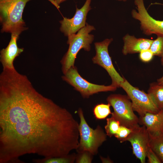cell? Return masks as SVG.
<instances>
[{
	"instance_id": "6da1fadb",
	"label": "cell",
	"mask_w": 163,
	"mask_h": 163,
	"mask_svg": "<svg viewBox=\"0 0 163 163\" xmlns=\"http://www.w3.org/2000/svg\"><path fill=\"white\" fill-rule=\"evenodd\" d=\"M79 124L66 109L43 96L16 69L0 75V163L21 156L63 157L79 146Z\"/></svg>"
},
{
	"instance_id": "7a4b0ae2",
	"label": "cell",
	"mask_w": 163,
	"mask_h": 163,
	"mask_svg": "<svg viewBox=\"0 0 163 163\" xmlns=\"http://www.w3.org/2000/svg\"><path fill=\"white\" fill-rule=\"evenodd\" d=\"M31 0H0L1 32L20 35L28 29L22 19L27 3Z\"/></svg>"
},
{
	"instance_id": "3957f363",
	"label": "cell",
	"mask_w": 163,
	"mask_h": 163,
	"mask_svg": "<svg viewBox=\"0 0 163 163\" xmlns=\"http://www.w3.org/2000/svg\"><path fill=\"white\" fill-rule=\"evenodd\" d=\"M94 27L86 23L85 26L75 34L68 37V51L61 61L62 70L63 74L66 73L71 67L74 66L77 55L82 49L87 51L91 50L90 44L94 40V35L90 34L95 30Z\"/></svg>"
},
{
	"instance_id": "277c9868",
	"label": "cell",
	"mask_w": 163,
	"mask_h": 163,
	"mask_svg": "<svg viewBox=\"0 0 163 163\" xmlns=\"http://www.w3.org/2000/svg\"><path fill=\"white\" fill-rule=\"evenodd\" d=\"M80 119L79 130L80 139L77 149L79 153L87 152L92 155L96 154L99 148L107 139V136L102 128L98 125L93 129L88 124L81 108L78 111Z\"/></svg>"
},
{
	"instance_id": "5b68a950",
	"label": "cell",
	"mask_w": 163,
	"mask_h": 163,
	"mask_svg": "<svg viewBox=\"0 0 163 163\" xmlns=\"http://www.w3.org/2000/svg\"><path fill=\"white\" fill-rule=\"evenodd\" d=\"M129 99L128 96L112 94L107 97V100L113 108L111 117L119 121L120 125L134 130L140 126L139 120L134 112Z\"/></svg>"
},
{
	"instance_id": "8992f818",
	"label": "cell",
	"mask_w": 163,
	"mask_h": 163,
	"mask_svg": "<svg viewBox=\"0 0 163 163\" xmlns=\"http://www.w3.org/2000/svg\"><path fill=\"white\" fill-rule=\"evenodd\" d=\"M131 100L133 109L142 117L147 113H155L160 111L151 96L131 85L125 78L120 84Z\"/></svg>"
},
{
	"instance_id": "52a82bcc",
	"label": "cell",
	"mask_w": 163,
	"mask_h": 163,
	"mask_svg": "<svg viewBox=\"0 0 163 163\" xmlns=\"http://www.w3.org/2000/svg\"><path fill=\"white\" fill-rule=\"evenodd\" d=\"M62 78V80L79 92L84 98H88L91 95L99 92L113 91L117 88L111 85L105 86L89 82L79 75L75 66L70 68Z\"/></svg>"
},
{
	"instance_id": "ba28073f",
	"label": "cell",
	"mask_w": 163,
	"mask_h": 163,
	"mask_svg": "<svg viewBox=\"0 0 163 163\" xmlns=\"http://www.w3.org/2000/svg\"><path fill=\"white\" fill-rule=\"evenodd\" d=\"M113 40L111 38L95 42L96 54L92 61L94 63L99 65L107 71L112 80L111 85L117 88L120 87V83L124 81V78L121 77L114 68L109 53L108 46Z\"/></svg>"
},
{
	"instance_id": "9c48e42d",
	"label": "cell",
	"mask_w": 163,
	"mask_h": 163,
	"mask_svg": "<svg viewBox=\"0 0 163 163\" xmlns=\"http://www.w3.org/2000/svg\"><path fill=\"white\" fill-rule=\"evenodd\" d=\"M134 3L137 10L133 9L131 16L139 21L142 33L147 36L154 34L157 37H163V21L156 20L150 15L145 6L144 0H135Z\"/></svg>"
},
{
	"instance_id": "30bf717a",
	"label": "cell",
	"mask_w": 163,
	"mask_h": 163,
	"mask_svg": "<svg viewBox=\"0 0 163 163\" xmlns=\"http://www.w3.org/2000/svg\"><path fill=\"white\" fill-rule=\"evenodd\" d=\"M91 0H86L84 5L80 9L76 7L74 15L71 18L63 17L59 21L61 24L60 31L65 36L75 34L86 24V17L91 10L90 4Z\"/></svg>"
},
{
	"instance_id": "8fae6325",
	"label": "cell",
	"mask_w": 163,
	"mask_h": 163,
	"mask_svg": "<svg viewBox=\"0 0 163 163\" xmlns=\"http://www.w3.org/2000/svg\"><path fill=\"white\" fill-rule=\"evenodd\" d=\"M132 147L133 154L141 163L145 161L147 149L149 145V135L144 125L133 130L127 138Z\"/></svg>"
},
{
	"instance_id": "7c38bea8",
	"label": "cell",
	"mask_w": 163,
	"mask_h": 163,
	"mask_svg": "<svg viewBox=\"0 0 163 163\" xmlns=\"http://www.w3.org/2000/svg\"><path fill=\"white\" fill-rule=\"evenodd\" d=\"M19 36L17 34H11L8 45L0 51V60L3 68H14L13 63L14 59L24 51V49L19 48L17 44Z\"/></svg>"
},
{
	"instance_id": "4fadbf2b",
	"label": "cell",
	"mask_w": 163,
	"mask_h": 163,
	"mask_svg": "<svg viewBox=\"0 0 163 163\" xmlns=\"http://www.w3.org/2000/svg\"><path fill=\"white\" fill-rule=\"evenodd\" d=\"M124 44L122 53L124 55L140 53L142 50L150 49L153 40L137 38L127 34L123 38Z\"/></svg>"
},
{
	"instance_id": "5bb4252c",
	"label": "cell",
	"mask_w": 163,
	"mask_h": 163,
	"mask_svg": "<svg viewBox=\"0 0 163 163\" xmlns=\"http://www.w3.org/2000/svg\"><path fill=\"white\" fill-rule=\"evenodd\" d=\"M140 120L149 134L157 135L163 133V108L157 113H146L140 117Z\"/></svg>"
},
{
	"instance_id": "9a60e30c",
	"label": "cell",
	"mask_w": 163,
	"mask_h": 163,
	"mask_svg": "<svg viewBox=\"0 0 163 163\" xmlns=\"http://www.w3.org/2000/svg\"><path fill=\"white\" fill-rule=\"evenodd\" d=\"M148 93L152 98L160 110L163 108V85L157 82L150 84Z\"/></svg>"
},
{
	"instance_id": "2e32d148",
	"label": "cell",
	"mask_w": 163,
	"mask_h": 163,
	"mask_svg": "<svg viewBox=\"0 0 163 163\" xmlns=\"http://www.w3.org/2000/svg\"><path fill=\"white\" fill-rule=\"evenodd\" d=\"M149 135V146L163 163V133Z\"/></svg>"
},
{
	"instance_id": "e0dca14e",
	"label": "cell",
	"mask_w": 163,
	"mask_h": 163,
	"mask_svg": "<svg viewBox=\"0 0 163 163\" xmlns=\"http://www.w3.org/2000/svg\"><path fill=\"white\" fill-rule=\"evenodd\" d=\"M75 157L74 155H69L63 157L43 158L40 159H34V161L42 163H71L75 160Z\"/></svg>"
},
{
	"instance_id": "ac0fdd59",
	"label": "cell",
	"mask_w": 163,
	"mask_h": 163,
	"mask_svg": "<svg viewBox=\"0 0 163 163\" xmlns=\"http://www.w3.org/2000/svg\"><path fill=\"white\" fill-rule=\"evenodd\" d=\"M110 106L108 103L107 104H101L96 105L93 110L95 117L98 119H103L105 118L109 114H111Z\"/></svg>"
},
{
	"instance_id": "d6986e66",
	"label": "cell",
	"mask_w": 163,
	"mask_h": 163,
	"mask_svg": "<svg viewBox=\"0 0 163 163\" xmlns=\"http://www.w3.org/2000/svg\"><path fill=\"white\" fill-rule=\"evenodd\" d=\"M120 126L119 121L111 117L107 119V124L105 126L106 133L107 136L111 137L114 136Z\"/></svg>"
},
{
	"instance_id": "ffe728a7",
	"label": "cell",
	"mask_w": 163,
	"mask_h": 163,
	"mask_svg": "<svg viewBox=\"0 0 163 163\" xmlns=\"http://www.w3.org/2000/svg\"><path fill=\"white\" fill-rule=\"evenodd\" d=\"M150 49L154 56L163 57V37H157L153 40Z\"/></svg>"
},
{
	"instance_id": "44dd1931",
	"label": "cell",
	"mask_w": 163,
	"mask_h": 163,
	"mask_svg": "<svg viewBox=\"0 0 163 163\" xmlns=\"http://www.w3.org/2000/svg\"><path fill=\"white\" fill-rule=\"evenodd\" d=\"M133 130L126 126H121L114 136L121 142L126 141V139Z\"/></svg>"
},
{
	"instance_id": "7402d4cb",
	"label": "cell",
	"mask_w": 163,
	"mask_h": 163,
	"mask_svg": "<svg viewBox=\"0 0 163 163\" xmlns=\"http://www.w3.org/2000/svg\"><path fill=\"white\" fill-rule=\"evenodd\" d=\"M80 154L76 158V162L79 163H90L91 162L92 155L87 152L80 153Z\"/></svg>"
},
{
	"instance_id": "603a6c76",
	"label": "cell",
	"mask_w": 163,
	"mask_h": 163,
	"mask_svg": "<svg viewBox=\"0 0 163 163\" xmlns=\"http://www.w3.org/2000/svg\"><path fill=\"white\" fill-rule=\"evenodd\" d=\"M146 157L148 158V162L149 163H162L161 160L149 145L147 149Z\"/></svg>"
},
{
	"instance_id": "cb8c5ba5",
	"label": "cell",
	"mask_w": 163,
	"mask_h": 163,
	"mask_svg": "<svg viewBox=\"0 0 163 163\" xmlns=\"http://www.w3.org/2000/svg\"><path fill=\"white\" fill-rule=\"evenodd\" d=\"M153 54L150 49L142 50L140 53V59L144 62H148L152 59Z\"/></svg>"
},
{
	"instance_id": "d4e9b609",
	"label": "cell",
	"mask_w": 163,
	"mask_h": 163,
	"mask_svg": "<svg viewBox=\"0 0 163 163\" xmlns=\"http://www.w3.org/2000/svg\"><path fill=\"white\" fill-rule=\"evenodd\" d=\"M67 0H50L51 3L57 8H59V5Z\"/></svg>"
},
{
	"instance_id": "484cf974",
	"label": "cell",
	"mask_w": 163,
	"mask_h": 163,
	"mask_svg": "<svg viewBox=\"0 0 163 163\" xmlns=\"http://www.w3.org/2000/svg\"><path fill=\"white\" fill-rule=\"evenodd\" d=\"M101 159L103 163H112L113 161L109 158H104L101 157Z\"/></svg>"
},
{
	"instance_id": "4316f807",
	"label": "cell",
	"mask_w": 163,
	"mask_h": 163,
	"mask_svg": "<svg viewBox=\"0 0 163 163\" xmlns=\"http://www.w3.org/2000/svg\"><path fill=\"white\" fill-rule=\"evenodd\" d=\"M157 82L159 85H163V76L157 80Z\"/></svg>"
},
{
	"instance_id": "83f0119b",
	"label": "cell",
	"mask_w": 163,
	"mask_h": 163,
	"mask_svg": "<svg viewBox=\"0 0 163 163\" xmlns=\"http://www.w3.org/2000/svg\"><path fill=\"white\" fill-rule=\"evenodd\" d=\"M161 62L162 65H163V57L161 58Z\"/></svg>"
},
{
	"instance_id": "f1b7e54d",
	"label": "cell",
	"mask_w": 163,
	"mask_h": 163,
	"mask_svg": "<svg viewBox=\"0 0 163 163\" xmlns=\"http://www.w3.org/2000/svg\"><path fill=\"white\" fill-rule=\"evenodd\" d=\"M127 0H122V1H124V2H126L127 1Z\"/></svg>"
},
{
	"instance_id": "f546056e",
	"label": "cell",
	"mask_w": 163,
	"mask_h": 163,
	"mask_svg": "<svg viewBox=\"0 0 163 163\" xmlns=\"http://www.w3.org/2000/svg\"><path fill=\"white\" fill-rule=\"evenodd\" d=\"M116 0L120 1H122V0Z\"/></svg>"
}]
</instances>
